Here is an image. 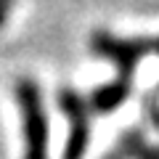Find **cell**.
I'll return each instance as SVG.
<instances>
[{"label":"cell","mask_w":159,"mask_h":159,"mask_svg":"<svg viewBox=\"0 0 159 159\" xmlns=\"http://www.w3.org/2000/svg\"><path fill=\"white\" fill-rule=\"evenodd\" d=\"M16 101L24 125V159H48V119L40 88L32 80H19Z\"/></svg>","instance_id":"obj_1"},{"label":"cell","mask_w":159,"mask_h":159,"mask_svg":"<svg viewBox=\"0 0 159 159\" xmlns=\"http://www.w3.org/2000/svg\"><path fill=\"white\" fill-rule=\"evenodd\" d=\"M58 106L69 119V138L66 148H64V159H85L88 143H90V106L72 88L58 90Z\"/></svg>","instance_id":"obj_2"},{"label":"cell","mask_w":159,"mask_h":159,"mask_svg":"<svg viewBox=\"0 0 159 159\" xmlns=\"http://www.w3.org/2000/svg\"><path fill=\"white\" fill-rule=\"evenodd\" d=\"M90 48L93 53L109 58L117 66L119 77L130 80L138 69V61L154 51V43H148V40H119L109 32H96L90 37Z\"/></svg>","instance_id":"obj_3"},{"label":"cell","mask_w":159,"mask_h":159,"mask_svg":"<svg viewBox=\"0 0 159 159\" xmlns=\"http://www.w3.org/2000/svg\"><path fill=\"white\" fill-rule=\"evenodd\" d=\"M127 96H130V80L117 77L111 82H106V85L96 88L90 93V98H88V106L96 114H111L127 101Z\"/></svg>","instance_id":"obj_4"},{"label":"cell","mask_w":159,"mask_h":159,"mask_svg":"<svg viewBox=\"0 0 159 159\" xmlns=\"http://www.w3.org/2000/svg\"><path fill=\"white\" fill-rule=\"evenodd\" d=\"M125 146H127V151H130L135 159H159V146H146L143 138L135 135V133L125 138Z\"/></svg>","instance_id":"obj_5"},{"label":"cell","mask_w":159,"mask_h":159,"mask_svg":"<svg viewBox=\"0 0 159 159\" xmlns=\"http://www.w3.org/2000/svg\"><path fill=\"white\" fill-rule=\"evenodd\" d=\"M154 51L159 53V40H157V43H154ZM154 122H157V125H159V109H157V111H154Z\"/></svg>","instance_id":"obj_6"}]
</instances>
